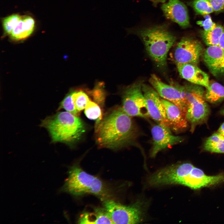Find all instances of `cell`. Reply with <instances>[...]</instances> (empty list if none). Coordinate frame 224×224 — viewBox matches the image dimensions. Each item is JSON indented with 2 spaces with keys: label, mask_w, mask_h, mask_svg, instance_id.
Returning a JSON list of instances; mask_svg holds the SVG:
<instances>
[{
  "label": "cell",
  "mask_w": 224,
  "mask_h": 224,
  "mask_svg": "<svg viewBox=\"0 0 224 224\" xmlns=\"http://www.w3.org/2000/svg\"><path fill=\"white\" fill-rule=\"evenodd\" d=\"M96 125V141L102 148L117 149L133 144L138 134L131 117L122 107L110 111Z\"/></svg>",
  "instance_id": "1"
},
{
  "label": "cell",
  "mask_w": 224,
  "mask_h": 224,
  "mask_svg": "<svg viewBox=\"0 0 224 224\" xmlns=\"http://www.w3.org/2000/svg\"><path fill=\"white\" fill-rule=\"evenodd\" d=\"M41 125L49 131L53 142L69 145L79 139L85 130L82 120L67 111L58 112L46 118Z\"/></svg>",
  "instance_id": "2"
},
{
  "label": "cell",
  "mask_w": 224,
  "mask_h": 224,
  "mask_svg": "<svg viewBox=\"0 0 224 224\" xmlns=\"http://www.w3.org/2000/svg\"><path fill=\"white\" fill-rule=\"evenodd\" d=\"M168 27L164 24L144 28L137 31L150 57L161 67L166 64L168 53L176 39Z\"/></svg>",
  "instance_id": "3"
},
{
  "label": "cell",
  "mask_w": 224,
  "mask_h": 224,
  "mask_svg": "<svg viewBox=\"0 0 224 224\" xmlns=\"http://www.w3.org/2000/svg\"><path fill=\"white\" fill-rule=\"evenodd\" d=\"M61 190L75 196L91 194L103 200L110 196L109 189L100 179L77 165L70 167L68 177Z\"/></svg>",
  "instance_id": "4"
},
{
  "label": "cell",
  "mask_w": 224,
  "mask_h": 224,
  "mask_svg": "<svg viewBox=\"0 0 224 224\" xmlns=\"http://www.w3.org/2000/svg\"><path fill=\"white\" fill-rule=\"evenodd\" d=\"M187 99L186 118L191 125L190 131L193 132L198 125L206 122L209 115V106L204 98V91L197 85L185 86Z\"/></svg>",
  "instance_id": "5"
},
{
  "label": "cell",
  "mask_w": 224,
  "mask_h": 224,
  "mask_svg": "<svg viewBox=\"0 0 224 224\" xmlns=\"http://www.w3.org/2000/svg\"><path fill=\"white\" fill-rule=\"evenodd\" d=\"M103 204L114 224H136L142 219L143 211L139 202L131 206H126L106 199Z\"/></svg>",
  "instance_id": "6"
},
{
  "label": "cell",
  "mask_w": 224,
  "mask_h": 224,
  "mask_svg": "<svg viewBox=\"0 0 224 224\" xmlns=\"http://www.w3.org/2000/svg\"><path fill=\"white\" fill-rule=\"evenodd\" d=\"M142 83L136 82L126 88L122 96L123 110L131 117H149L142 90Z\"/></svg>",
  "instance_id": "7"
},
{
  "label": "cell",
  "mask_w": 224,
  "mask_h": 224,
  "mask_svg": "<svg viewBox=\"0 0 224 224\" xmlns=\"http://www.w3.org/2000/svg\"><path fill=\"white\" fill-rule=\"evenodd\" d=\"M203 51L201 43L191 37L183 38L178 43L173 54L176 64L189 63L197 65Z\"/></svg>",
  "instance_id": "8"
},
{
  "label": "cell",
  "mask_w": 224,
  "mask_h": 224,
  "mask_svg": "<svg viewBox=\"0 0 224 224\" xmlns=\"http://www.w3.org/2000/svg\"><path fill=\"white\" fill-rule=\"evenodd\" d=\"M171 129L162 125H154L151 130L152 142L150 156L155 157L161 151L178 144L184 139L180 136L172 134Z\"/></svg>",
  "instance_id": "9"
},
{
  "label": "cell",
  "mask_w": 224,
  "mask_h": 224,
  "mask_svg": "<svg viewBox=\"0 0 224 224\" xmlns=\"http://www.w3.org/2000/svg\"><path fill=\"white\" fill-rule=\"evenodd\" d=\"M142 90L149 117L157 124L170 128L165 108L158 93L155 89L145 84H142Z\"/></svg>",
  "instance_id": "10"
},
{
  "label": "cell",
  "mask_w": 224,
  "mask_h": 224,
  "mask_svg": "<svg viewBox=\"0 0 224 224\" xmlns=\"http://www.w3.org/2000/svg\"><path fill=\"white\" fill-rule=\"evenodd\" d=\"M224 182V173L208 175L201 169L195 166L180 182L183 185L194 190L209 187Z\"/></svg>",
  "instance_id": "11"
},
{
  "label": "cell",
  "mask_w": 224,
  "mask_h": 224,
  "mask_svg": "<svg viewBox=\"0 0 224 224\" xmlns=\"http://www.w3.org/2000/svg\"><path fill=\"white\" fill-rule=\"evenodd\" d=\"M149 81L161 97L176 105L186 115L187 105L182 100L176 86L164 83L155 74L151 75Z\"/></svg>",
  "instance_id": "12"
},
{
  "label": "cell",
  "mask_w": 224,
  "mask_h": 224,
  "mask_svg": "<svg viewBox=\"0 0 224 224\" xmlns=\"http://www.w3.org/2000/svg\"><path fill=\"white\" fill-rule=\"evenodd\" d=\"M192 164L186 162L174 164L158 171L156 178L161 185L178 184L194 167Z\"/></svg>",
  "instance_id": "13"
},
{
  "label": "cell",
  "mask_w": 224,
  "mask_h": 224,
  "mask_svg": "<svg viewBox=\"0 0 224 224\" xmlns=\"http://www.w3.org/2000/svg\"><path fill=\"white\" fill-rule=\"evenodd\" d=\"M165 16L178 24L183 28L189 26V18L187 8L180 0H168L161 7Z\"/></svg>",
  "instance_id": "14"
},
{
  "label": "cell",
  "mask_w": 224,
  "mask_h": 224,
  "mask_svg": "<svg viewBox=\"0 0 224 224\" xmlns=\"http://www.w3.org/2000/svg\"><path fill=\"white\" fill-rule=\"evenodd\" d=\"M177 68L180 76L183 78L194 84L208 87L209 85L208 74L200 69L196 65L189 63L176 64Z\"/></svg>",
  "instance_id": "15"
},
{
  "label": "cell",
  "mask_w": 224,
  "mask_h": 224,
  "mask_svg": "<svg viewBox=\"0 0 224 224\" xmlns=\"http://www.w3.org/2000/svg\"><path fill=\"white\" fill-rule=\"evenodd\" d=\"M204 61L214 76L224 74V50L219 46H209L203 54Z\"/></svg>",
  "instance_id": "16"
},
{
  "label": "cell",
  "mask_w": 224,
  "mask_h": 224,
  "mask_svg": "<svg viewBox=\"0 0 224 224\" xmlns=\"http://www.w3.org/2000/svg\"><path fill=\"white\" fill-rule=\"evenodd\" d=\"M161 100L170 129L176 133L181 132L188 126L186 115L173 103L162 98Z\"/></svg>",
  "instance_id": "17"
},
{
  "label": "cell",
  "mask_w": 224,
  "mask_h": 224,
  "mask_svg": "<svg viewBox=\"0 0 224 224\" xmlns=\"http://www.w3.org/2000/svg\"><path fill=\"white\" fill-rule=\"evenodd\" d=\"M35 25V20L32 17L28 16H22L10 34L11 38L16 40L27 38L33 33Z\"/></svg>",
  "instance_id": "18"
},
{
  "label": "cell",
  "mask_w": 224,
  "mask_h": 224,
  "mask_svg": "<svg viewBox=\"0 0 224 224\" xmlns=\"http://www.w3.org/2000/svg\"><path fill=\"white\" fill-rule=\"evenodd\" d=\"M78 222L80 224H114L104 208H95L92 212H84Z\"/></svg>",
  "instance_id": "19"
},
{
  "label": "cell",
  "mask_w": 224,
  "mask_h": 224,
  "mask_svg": "<svg viewBox=\"0 0 224 224\" xmlns=\"http://www.w3.org/2000/svg\"><path fill=\"white\" fill-rule=\"evenodd\" d=\"M206 90L204 95L206 101L216 104L224 100V86L220 83L216 82L211 83Z\"/></svg>",
  "instance_id": "20"
},
{
  "label": "cell",
  "mask_w": 224,
  "mask_h": 224,
  "mask_svg": "<svg viewBox=\"0 0 224 224\" xmlns=\"http://www.w3.org/2000/svg\"><path fill=\"white\" fill-rule=\"evenodd\" d=\"M203 147L209 152L224 153V136L218 133H214L206 140Z\"/></svg>",
  "instance_id": "21"
},
{
  "label": "cell",
  "mask_w": 224,
  "mask_h": 224,
  "mask_svg": "<svg viewBox=\"0 0 224 224\" xmlns=\"http://www.w3.org/2000/svg\"><path fill=\"white\" fill-rule=\"evenodd\" d=\"M223 27L217 25L212 30L209 31L204 30L201 32L202 38L205 44L209 46H219L220 40L222 33Z\"/></svg>",
  "instance_id": "22"
},
{
  "label": "cell",
  "mask_w": 224,
  "mask_h": 224,
  "mask_svg": "<svg viewBox=\"0 0 224 224\" xmlns=\"http://www.w3.org/2000/svg\"><path fill=\"white\" fill-rule=\"evenodd\" d=\"M84 109L85 114L89 119L96 120L97 122L102 119L101 109L96 103L90 100L86 105Z\"/></svg>",
  "instance_id": "23"
},
{
  "label": "cell",
  "mask_w": 224,
  "mask_h": 224,
  "mask_svg": "<svg viewBox=\"0 0 224 224\" xmlns=\"http://www.w3.org/2000/svg\"><path fill=\"white\" fill-rule=\"evenodd\" d=\"M189 4L199 14L206 15L214 12L208 0H194L189 2Z\"/></svg>",
  "instance_id": "24"
},
{
  "label": "cell",
  "mask_w": 224,
  "mask_h": 224,
  "mask_svg": "<svg viewBox=\"0 0 224 224\" xmlns=\"http://www.w3.org/2000/svg\"><path fill=\"white\" fill-rule=\"evenodd\" d=\"M72 96L75 106L79 112L85 109L90 100L87 95L83 91H72Z\"/></svg>",
  "instance_id": "25"
},
{
  "label": "cell",
  "mask_w": 224,
  "mask_h": 224,
  "mask_svg": "<svg viewBox=\"0 0 224 224\" xmlns=\"http://www.w3.org/2000/svg\"><path fill=\"white\" fill-rule=\"evenodd\" d=\"M22 16L18 14H14L3 19L2 26L5 33L10 35L13 29L21 19Z\"/></svg>",
  "instance_id": "26"
},
{
  "label": "cell",
  "mask_w": 224,
  "mask_h": 224,
  "mask_svg": "<svg viewBox=\"0 0 224 224\" xmlns=\"http://www.w3.org/2000/svg\"><path fill=\"white\" fill-rule=\"evenodd\" d=\"M63 109L74 115L78 116L80 112L77 110L73 100L72 92L68 94L60 104L59 109Z\"/></svg>",
  "instance_id": "27"
},
{
  "label": "cell",
  "mask_w": 224,
  "mask_h": 224,
  "mask_svg": "<svg viewBox=\"0 0 224 224\" xmlns=\"http://www.w3.org/2000/svg\"><path fill=\"white\" fill-rule=\"evenodd\" d=\"M102 87V85L97 84L91 92L94 100L100 105H103L105 98V92Z\"/></svg>",
  "instance_id": "28"
},
{
  "label": "cell",
  "mask_w": 224,
  "mask_h": 224,
  "mask_svg": "<svg viewBox=\"0 0 224 224\" xmlns=\"http://www.w3.org/2000/svg\"><path fill=\"white\" fill-rule=\"evenodd\" d=\"M205 20L204 21H199L197 22V24L203 27L204 30L209 31L215 28L217 25L212 21L210 16L208 15H205Z\"/></svg>",
  "instance_id": "29"
},
{
  "label": "cell",
  "mask_w": 224,
  "mask_h": 224,
  "mask_svg": "<svg viewBox=\"0 0 224 224\" xmlns=\"http://www.w3.org/2000/svg\"><path fill=\"white\" fill-rule=\"evenodd\" d=\"M213 11L221 12L224 11V0H208Z\"/></svg>",
  "instance_id": "30"
},
{
  "label": "cell",
  "mask_w": 224,
  "mask_h": 224,
  "mask_svg": "<svg viewBox=\"0 0 224 224\" xmlns=\"http://www.w3.org/2000/svg\"><path fill=\"white\" fill-rule=\"evenodd\" d=\"M219 46L224 50V27L220 40Z\"/></svg>",
  "instance_id": "31"
},
{
  "label": "cell",
  "mask_w": 224,
  "mask_h": 224,
  "mask_svg": "<svg viewBox=\"0 0 224 224\" xmlns=\"http://www.w3.org/2000/svg\"><path fill=\"white\" fill-rule=\"evenodd\" d=\"M152 2L153 5L156 6L160 3H164L165 2L166 0H149Z\"/></svg>",
  "instance_id": "32"
},
{
  "label": "cell",
  "mask_w": 224,
  "mask_h": 224,
  "mask_svg": "<svg viewBox=\"0 0 224 224\" xmlns=\"http://www.w3.org/2000/svg\"><path fill=\"white\" fill-rule=\"evenodd\" d=\"M218 133L224 136V122L220 127L218 130Z\"/></svg>",
  "instance_id": "33"
},
{
  "label": "cell",
  "mask_w": 224,
  "mask_h": 224,
  "mask_svg": "<svg viewBox=\"0 0 224 224\" xmlns=\"http://www.w3.org/2000/svg\"><path fill=\"white\" fill-rule=\"evenodd\" d=\"M220 113L221 114L224 115V107L220 111Z\"/></svg>",
  "instance_id": "34"
}]
</instances>
